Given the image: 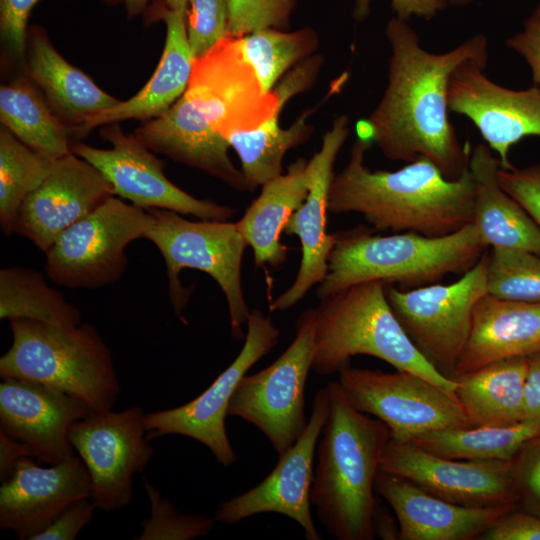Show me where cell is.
Here are the masks:
<instances>
[{
  "mask_svg": "<svg viewBox=\"0 0 540 540\" xmlns=\"http://www.w3.org/2000/svg\"><path fill=\"white\" fill-rule=\"evenodd\" d=\"M385 34L391 48L387 87L369 117L357 123V137L374 142L393 161L427 159L455 180L468 168L472 150L449 120V78L467 60L488 62L487 37L476 34L435 54L421 47L407 21L391 18Z\"/></svg>",
  "mask_w": 540,
  "mask_h": 540,
  "instance_id": "1",
  "label": "cell"
},
{
  "mask_svg": "<svg viewBox=\"0 0 540 540\" xmlns=\"http://www.w3.org/2000/svg\"><path fill=\"white\" fill-rule=\"evenodd\" d=\"M372 141L357 137L348 162L331 182L329 212L360 214L374 230L444 236L472 223L475 184L467 168L447 179L429 160L396 171H371L364 163Z\"/></svg>",
  "mask_w": 540,
  "mask_h": 540,
  "instance_id": "2",
  "label": "cell"
},
{
  "mask_svg": "<svg viewBox=\"0 0 540 540\" xmlns=\"http://www.w3.org/2000/svg\"><path fill=\"white\" fill-rule=\"evenodd\" d=\"M326 387L330 409L316 449L310 501L332 537L372 540L375 478L390 432L381 420L357 410L338 381Z\"/></svg>",
  "mask_w": 540,
  "mask_h": 540,
  "instance_id": "3",
  "label": "cell"
},
{
  "mask_svg": "<svg viewBox=\"0 0 540 540\" xmlns=\"http://www.w3.org/2000/svg\"><path fill=\"white\" fill-rule=\"evenodd\" d=\"M371 230L335 233L328 272L317 289L320 300L368 281L402 290L440 283L447 275L466 273L488 249L472 223L439 237L414 232L384 236Z\"/></svg>",
  "mask_w": 540,
  "mask_h": 540,
  "instance_id": "4",
  "label": "cell"
},
{
  "mask_svg": "<svg viewBox=\"0 0 540 540\" xmlns=\"http://www.w3.org/2000/svg\"><path fill=\"white\" fill-rule=\"evenodd\" d=\"M314 312L312 369L318 375L339 373L352 357L369 355L429 380L456 399V381L441 375L413 345L388 303L384 283L353 285L320 300Z\"/></svg>",
  "mask_w": 540,
  "mask_h": 540,
  "instance_id": "5",
  "label": "cell"
},
{
  "mask_svg": "<svg viewBox=\"0 0 540 540\" xmlns=\"http://www.w3.org/2000/svg\"><path fill=\"white\" fill-rule=\"evenodd\" d=\"M10 348L0 358V376L62 391L91 412L110 410L121 393L112 356L89 323L63 328L29 319L9 320Z\"/></svg>",
  "mask_w": 540,
  "mask_h": 540,
  "instance_id": "6",
  "label": "cell"
},
{
  "mask_svg": "<svg viewBox=\"0 0 540 540\" xmlns=\"http://www.w3.org/2000/svg\"><path fill=\"white\" fill-rule=\"evenodd\" d=\"M151 223L144 238L160 251L166 265L169 297L175 313L181 317L190 291L180 281L183 269H196L211 276L227 301L231 335L244 337L250 311L242 288V260L245 239L236 223L228 221H191L180 213L150 208Z\"/></svg>",
  "mask_w": 540,
  "mask_h": 540,
  "instance_id": "7",
  "label": "cell"
},
{
  "mask_svg": "<svg viewBox=\"0 0 540 540\" xmlns=\"http://www.w3.org/2000/svg\"><path fill=\"white\" fill-rule=\"evenodd\" d=\"M296 336L269 366L245 375L229 402L228 416L257 427L279 455L303 434L305 386L315 352V312L305 310L297 319Z\"/></svg>",
  "mask_w": 540,
  "mask_h": 540,
  "instance_id": "8",
  "label": "cell"
},
{
  "mask_svg": "<svg viewBox=\"0 0 540 540\" xmlns=\"http://www.w3.org/2000/svg\"><path fill=\"white\" fill-rule=\"evenodd\" d=\"M487 258L486 251L450 284L409 290L385 285L388 303L408 338L425 360L449 379L468 340L475 305L487 294Z\"/></svg>",
  "mask_w": 540,
  "mask_h": 540,
  "instance_id": "9",
  "label": "cell"
},
{
  "mask_svg": "<svg viewBox=\"0 0 540 540\" xmlns=\"http://www.w3.org/2000/svg\"><path fill=\"white\" fill-rule=\"evenodd\" d=\"M150 223L147 209L111 196L56 239L45 253L46 272L67 288L114 283L126 269L127 245L144 238Z\"/></svg>",
  "mask_w": 540,
  "mask_h": 540,
  "instance_id": "10",
  "label": "cell"
},
{
  "mask_svg": "<svg viewBox=\"0 0 540 540\" xmlns=\"http://www.w3.org/2000/svg\"><path fill=\"white\" fill-rule=\"evenodd\" d=\"M337 381L349 402L381 420L395 441L410 442L432 431L473 427L454 397L415 373L348 366L339 372Z\"/></svg>",
  "mask_w": 540,
  "mask_h": 540,
  "instance_id": "11",
  "label": "cell"
},
{
  "mask_svg": "<svg viewBox=\"0 0 540 540\" xmlns=\"http://www.w3.org/2000/svg\"><path fill=\"white\" fill-rule=\"evenodd\" d=\"M140 407L90 412L69 430V441L85 464L96 508L112 512L128 506L133 479L153 457Z\"/></svg>",
  "mask_w": 540,
  "mask_h": 540,
  "instance_id": "12",
  "label": "cell"
},
{
  "mask_svg": "<svg viewBox=\"0 0 540 540\" xmlns=\"http://www.w3.org/2000/svg\"><path fill=\"white\" fill-rule=\"evenodd\" d=\"M184 93L223 138L259 127L292 98L278 87L271 91L263 89L242 54L239 37L231 35L194 60Z\"/></svg>",
  "mask_w": 540,
  "mask_h": 540,
  "instance_id": "13",
  "label": "cell"
},
{
  "mask_svg": "<svg viewBox=\"0 0 540 540\" xmlns=\"http://www.w3.org/2000/svg\"><path fill=\"white\" fill-rule=\"evenodd\" d=\"M245 342L234 361L190 402L145 414L149 440L166 435L190 437L205 445L217 462L229 467L236 453L228 438L225 418L236 387L247 371L279 341L280 331L260 310L250 311Z\"/></svg>",
  "mask_w": 540,
  "mask_h": 540,
  "instance_id": "14",
  "label": "cell"
},
{
  "mask_svg": "<svg viewBox=\"0 0 540 540\" xmlns=\"http://www.w3.org/2000/svg\"><path fill=\"white\" fill-rule=\"evenodd\" d=\"M101 137L111 148L72 143L71 151L95 166L115 195L144 209H166L201 220L228 221L235 214L230 206L198 199L173 184L163 172L164 162L118 123L106 125Z\"/></svg>",
  "mask_w": 540,
  "mask_h": 540,
  "instance_id": "15",
  "label": "cell"
},
{
  "mask_svg": "<svg viewBox=\"0 0 540 540\" xmlns=\"http://www.w3.org/2000/svg\"><path fill=\"white\" fill-rule=\"evenodd\" d=\"M330 409L327 387L314 396L308 424L299 439L283 454L270 474L248 491L222 502L215 520L236 524L262 513H278L296 521L307 540H320L311 514L310 491L316 449Z\"/></svg>",
  "mask_w": 540,
  "mask_h": 540,
  "instance_id": "16",
  "label": "cell"
},
{
  "mask_svg": "<svg viewBox=\"0 0 540 540\" xmlns=\"http://www.w3.org/2000/svg\"><path fill=\"white\" fill-rule=\"evenodd\" d=\"M380 469L457 505L517 506L510 461L446 458L390 438Z\"/></svg>",
  "mask_w": 540,
  "mask_h": 540,
  "instance_id": "17",
  "label": "cell"
},
{
  "mask_svg": "<svg viewBox=\"0 0 540 540\" xmlns=\"http://www.w3.org/2000/svg\"><path fill=\"white\" fill-rule=\"evenodd\" d=\"M487 63L467 60L450 75L449 110L467 117L496 152L502 169L514 166L510 148L527 136H540V88L513 90L490 80Z\"/></svg>",
  "mask_w": 540,
  "mask_h": 540,
  "instance_id": "18",
  "label": "cell"
},
{
  "mask_svg": "<svg viewBox=\"0 0 540 540\" xmlns=\"http://www.w3.org/2000/svg\"><path fill=\"white\" fill-rule=\"evenodd\" d=\"M349 117L337 116L322 137L318 152L308 161L311 185L303 204L293 212L283 232L297 236L301 243V261L291 286L269 305L271 312L285 311L296 305L328 272V259L336 234L327 232L329 191L337 155L349 135Z\"/></svg>",
  "mask_w": 540,
  "mask_h": 540,
  "instance_id": "19",
  "label": "cell"
},
{
  "mask_svg": "<svg viewBox=\"0 0 540 540\" xmlns=\"http://www.w3.org/2000/svg\"><path fill=\"white\" fill-rule=\"evenodd\" d=\"M114 195L95 166L70 152L54 161L44 181L25 198L15 233L46 253L63 231Z\"/></svg>",
  "mask_w": 540,
  "mask_h": 540,
  "instance_id": "20",
  "label": "cell"
},
{
  "mask_svg": "<svg viewBox=\"0 0 540 540\" xmlns=\"http://www.w3.org/2000/svg\"><path fill=\"white\" fill-rule=\"evenodd\" d=\"M91 490L87 468L74 453L49 467L23 457L0 487V527L31 540L71 504L91 498Z\"/></svg>",
  "mask_w": 540,
  "mask_h": 540,
  "instance_id": "21",
  "label": "cell"
},
{
  "mask_svg": "<svg viewBox=\"0 0 540 540\" xmlns=\"http://www.w3.org/2000/svg\"><path fill=\"white\" fill-rule=\"evenodd\" d=\"M90 412L72 396L39 383L4 378L0 384V429L48 465L73 453L70 427Z\"/></svg>",
  "mask_w": 540,
  "mask_h": 540,
  "instance_id": "22",
  "label": "cell"
},
{
  "mask_svg": "<svg viewBox=\"0 0 540 540\" xmlns=\"http://www.w3.org/2000/svg\"><path fill=\"white\" fill-rule=\"evenodd\" d=\"M375 492L391 506L400 540H474L517 506L467 507L450 503L381 469Z\"/></svg>",
  "mask_w": 540,
  "mask_h": 540,
  "instance_id": "23",
  "label": "cell"
},
{
  "mask_svg": "<svg viewBox=\"0 0 540 540\" xmlns=\"http://www.w3.org/2000/svg\"><path fill=\"white\" fill-rule=\"evenodd\" d=\"M149 150L199 169L238 191H246L241 170L231 161L229 144L185 93L162 115L132 133Z\"/></svg>",
  "mask_w": 540,
  "mask_h": 540,
  "instance_id": "24",
  "label": "cell"
},
{
  "mask_svg": "<svg viewBox=\"0 0 540 540\" xmlns=\"http://www.w3.org/2000/svg\"><path fill=\"white\" fill-rule=\"evenodd\" d=\"M540 350V303L485 294L475 305L468 340L455 365L454 381L494 361Z\"/></svg>",
  "mask_w": 540,
  "mask_h": 540,
  "instance_id": "25",
  "label": "cell"
},
{
  "mask_svg": "<svg viewBox=\"0 0 540 540\" xmlns=\"http://www.w3.org/2000/svg\"><path fill=\"white\" fill-rule=\"evenodd\" d=\"M166 24V40L157 68L147 84L132 98L103 111L71 129V135L82 138L101 125L128 119L151 120L162 115L186 91L194 65L186 32V12H161Z\"/></svg>",
  "mask_w": 540,
  "mask_h": 540,
  "instance_id": "26",
  "label": "cell"
},
{
  "mask_svg": "<svg viewBox=\"0 0 540 540\" xmlns=\"http://www.w3.org/2000/svg\"><path fill=\"white\" fill-rule=\"evenodd\" d=\"M499 157L479 143L471 151L468 169L475 184L472 224L488 247L524 249L540 255V228L499 183Z\"/></svg>",
  "mask_w": 540,
  "mask_h": 540,
  "instance_id": "27",
  "label": "cell"
},
{
  "mask_svg": "<svg viewBox=\"0 0 540 540\" xmlns=\"http://www.w3.org/2000/svg\"><path fill=\"white\" fill-rule=\"evenodd\" d=\"M25 66L52 110L70 129L121 102L65 60L46 34L36 28L27 36Z\"/></svg>",
  "mask_w": 540,
  "mask_h": 540,
  "instance_id": "28",
  "label": "cell"
},
{
  "mask_svg": "<svg viewBox=\"0 0 540 540\" xmlns=\"http://www.w3.org/2000/svg\"><path fill=\"white\" fill-rule=\"evenodd\" d=\"M311 185L308 161L299 157L287 172L261 186V193L236 222L251 247L256 267H278L287 259L280 235L290 216L305 201Z\"/></svg>",
  "mask_w": 540,
  "mask_h": 540,
  "instance_id": "29",
  "label": "cell"
},
{
  "mask_svg": "<svg viewBox=\"0 0 540 540\" xmlns=\"http://www.w3.org/2000/svg\"><path fill=\"white\" fill-rule=\"evenodd\" d=\"M527 369V357H509L454 380L456 400L473 427L509 426L525 420Z\"/></svg>",
  "mask_w": 540,
  "mask_h": 540,
  "instance_id": "30",
  "label": "cell"
},
{
  "mask_svg": "<svg viewBox=\"0 0 540 540\" xmlns=\"http://www.w3.org/2000/svg\"><path fill=\"white\" fill-rule=\"evenodd\" d=\"M0 120L31 149L56 160L71 151V129L49 108L32 82L17 79L0 88Z\"/></svg>",
  "mask_w": 540,
  "mask_h": 540,
  "instance_id": "31",
  "label": "cell"
},
{
  "mask_svg": "<svg viewBox=\"0 0 540 540\" xmlns=\"http://www.w3.org/2000/svg\"><path fill=\"white\" fill-rule=\"evenodd\" d=\"M280 106L275 114L250 131L233 132L225 139L237 153L246 191H255L266 182L283 174L282 161L292 148L305 143L313 132L307 122L318 106L306 109L288 127L279 123Z\"/></svg>",
  "mask_w": 540,
  "mask_h": 540,
  "instance_id": "32",
  "label": "cell"
},
{
  "mask_svg": "<svg viewBox=\"0 0 540 540\" xmlns=\"http://www.w3.org/2000/svg\"><path fill=\"white\" fill-rule=\"evenodd\" d=\"M537 437H540V421L523 420L509 426L432 431L410 443L446 458L510 461L527 442Z\"/></svg>",
  "mask_w": 540,
  "mask_h": 540,
  "instance_id": "33",
  "label": "cell"
},
{
  "mask_svg": "<svg viewBox=\"0 0 540 540\" xmlns=\"http://www.w3.org/2000/svg\"><path fill=\"white\" fill-rule=\"evenodd\" d=\"M0 318L29 319L63 328L82 323L80 311L50 287L41 273L23 267L0 271Z\"/></svg>",
  "mask_w": 540,
  "mask_h": 540,
  "instance_id": "34",
  "label": "cell"
},
{
  "mask_svg": "<svg viewBox=\"0 0 540 540\" xmlns=\"http://www.w3.org/2000/svg\"><path fill=\"white\" fill-rule=\"evenodd\" d=\"M55 160L31 149L3 125L0 128V224L15 233L25 198L47 177Z\"/></svg>",
  "mask_w": 540,
  "mask_h": 540,
  "instance_id": "35",
  "label": "cell"
},
{
  "mask_svg": "<svg viewBox=\"0 0 540 540\" xmlns=\"http://www.w3.org/2000/svg\"><path fill=\"white\" fill-rule=\"evenodd\" d=\"M239 41L244 58L265 91H271L284 73L312 56L319 47V37L311 27L290 32L261 29L240 36Z\"/></svg>",
  "mask_w": 540,
  "mask_h": 540,
  "instance_id": "36",
  "label": "cell"
},
{
  "mask_svg": "<svg viewBox=\"0 0 540 540\" xmlns=\"http://www.w3.org/2000/svg\"><path fill=\"white\" fill-rule=\"evenodd\" d=\"M487 293L499 299L540 303V255L492 247L487 258Z\"/></svg>",
  "mask_w": 540,
  "mask_h": 540,
  "instance_id": "37",
  "label": "cell"
},
{
  "mask_svg": "<svg viewBox=\"0 0 540 540\" xmlns=\"http://www.w3.org/2000/svg\"><path fill=\"white\" fill-rule=\"evenodd\" d=\"M150 516L142 522L139 540H191L209 534L215 519L203 514H182L150 483H144Z\"/></svg>",
  "mask_w": 540,
  "mask_h": 540,
  "instance_id": "38",
  "label": "cell"
},
{
  "mask_svg": "<svg viewBox=\"0 0 540 540\" xmlns=\"http://www.w3.org/2000/svg\"><path fill=\"white\" fill-rule=\"evenodd\" d=\"M186 32L195 59L209 53L228 35L229 0H190Z\"/></svg>",
  "mask_w": 540,
  "mask_h": 540,
  "instance_id": "39",
  "label": "cell"
},
{
  "mask_svg": "<svg viewBox=\"0 0 540 540\" xmlns=\"http://www.w3.org/2000/svg\"><path fill=\"white\" fill-rule=\"evenodd\" d=\"M297 0H229L228 35L261 29L286 30Z\"/></svg>",
  "mask_w": 540,
  "mask_h": 540,
  "instance_id": "40",
  "label": "cell"
},
{
  "mask_svg": "<svg viewBox=\"0 0 540 540\" xmlns=\"http://www.w3.org/2000/svg\"><path fill=\"white\" fill-rule=\"evenodd\" d=\"M517 507L540 516V437L527 442L510 460Z\"/></svg>",
  "mask_w": 540,
  "mask_h": 540,
  "instance_id": "41",
  "label": "cell"
},
{
  "mask_svg": "<svg viewBox=\"0 0 540 540\" xmlns=\"http://www.w3.org/2000/svg\"><path fill=\"white\" fill-rule=\"evenodd\" d=\"M40 0H0V35L4 49L12 59L25 65L27 22L32 8Z\"/></svg>",
  "mask_w": 540,
  "mask_h": 540,
  "instance_id": "42",
  "label": "cell"
},
{
  "mask_svg": "<svg viewBox=\"0 0 540 540\" xmlns=\"http://www.w3.org/2000/svg\"><path fill=\"white\" fill-rule=\"evenodd\" d=\"M502 188L528 212L540 228V162L524 168L498 171Z\"/></svg>",
  "mask_w": 540,
  "mask_h": 540,
  "instance_id": "43",
  "label": "cell"
},
{
  "mask_svg": "<svg viewBox=\"0 0 540 540\" xmlns=\"http://www.w3.org/2000/svg\"><path fill=\"white\" fill-rule=\"evenodd\" d=\"M480 540H540V516L514 507L502 515Z\"/></svg>",
  "mask_w": 540,
  "mask_h": 540,
  "instance_id": "44",
  "label": "cell"
},
{
  "mask_svg": "<svg viewBox=\"0 0 540 540\" xmlns=\"http://www.w3.org/2000/svg\"><path fill=\"white\" fill-rule=\"evenodd\" d=\"M90 498L80 499L67 507L45 529L31 540H73L93 519L95 504Z\"/></svg>",
  "mask_w": 540,
  "mask_h": 540,
  "instance_id": "45",
  "label": "cell"
},
{
  "mask_svg": "<svg viewBox=\"0 0 540 540\" xmlns=\"http://www.w3.org/2000/svg\"><path fill=\"white\" fill-rule=\"evenodd\" d=\"M372 0H355L353 17L356 21H363L370 12ZM471 0H391V6L396 17L409 21L416 16L426 21L433 19L439 12L448 6H463Z\"/></svg>",
  "mask_w": 540,
  "mask_h": 540,
  "instance_id": "46",
  "label": "cell"
},
{
  "mask_svg": "<svg viewBox=\"0 0 540 540\" xmlns=\"http://www.w3.org/2000/svg\"><path fill=\"white\" fill-rule=\"evenodd\" d=\"M505 45L526 60L533 83L540 88V3L524 20L523 30L509 37Z\"/></svg>",
  "mask_w": 540,
  "mask_h": 540,
  "instance_id": "47",
  "label": "cell"
},
{
  "mask_svg": "<svg viewBox=\"0 0 540 540\" xmlns=\"http://www.w3.org/2000/svg\"><path fill=\"white\" fill-rule=\"evenodd\" d=\"M528 369L524 389L525 420L540 421V350L527 356Z\"/></svg>",
  "mask_w": 540,
  "mask_h": 540,
  "instance_id": "48",
  "label": "cell"
},
{
  "mask_svg": "<svg viewBox=\"0 0 540 540\" xmlns=\"http://www.w3.org/2000/svg\"><path fill=\"white\" fill-rule=\"evenodd\" d=\"M27 456L32 457L28 446L0 429L1 482L7 480L12 475L17 462Z\"/></svg>",
  "mask_w": 540,
  "mask_h": 540,
  "instance_id": "49",
  "label": "cell"
},
{
  "mask_svg": "<svg viewBox=\"0 0 540 540\" xmlns=\"http://www.w3.org/2000/svg\"><path fill=\"white\" fill-rule=\"evenodd\" d=\"M128 16L134 17L140 14L148 0H123ZM190 0H165L166 7L174 11L187 12Z\"/></svg>",
  "mask_w": 540,
  "mask_h": 540,
  "instance_id": "50",
  "label": "cell"
},
{
  "mask_svg": "<svg viewBox=\"0 0 540 540\" xmlns=\"http://www.w3.org/2000/svg\"><path fill=\"white\" fill-rule=\"evenodd\" d=\"M106 1H108V2H113V1H115V0H106Z\"/></svg>",
  "mask_w": 540,
  "mask_h": 540,
  "instance_id": "51",
  "label": "cell"
}]
</instances>
